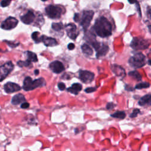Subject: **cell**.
Here are the masks:
<instances>
[{
    "label": "cell",
    "instance_id": "cell-25",
    "mask_svg": "<svg viewBox=\"0 0 151 151\" xmlns=\"http://www.w3.org/2000/svg\"><path fill=\"white\" fill-rule=\"evenodd\" d=\"M51 27H52V28L56 31H59L63 28V25L61 22L52 23Z\"/></svg>",
    "mask_w": 151,
    "mask_h": 151
},
{
    "label": "cell",
    "instance_id": "cell-35",
    "mask_svg": "<svg viewBox=\"0 0 151 151\" xmlns=\"http://www.w3.org/2000/svg\"><path fill=\"white\" fill-rule=\"evenodd\" d=\"M125 89H126V90H127V91H133V88L132 87L129 86V85H126V86H125Z\"/></svg>",
    "mask_w": 151,
    "mask_h": 151
},
{
    "label": "cell",
    "instance_id": "cell-2",
    "mask_svg": "<svg viewBox=\"0 0 151 151\" xmlns=\"http://www.w3.org/2000/svg\"><path fill=\"white\" fill-rule=\"evenodd\" d=\"M46 82L44 78H39L32 80L30 77L25 78L23 83V88L25 91H29L34 90L36 88L44 86Z\"/></svg>",
    "mask_w": 151,
    "mask_h": 151
},
{
    "label": "cell",
    "instance_id": "cell-27",
    "mask_svg": "<svg viewBox=\"0 0 151 151\" xmlns=\"http://www.w3.org/2000/svg\"><path fill=\"white\" fill-rule=\"evenodd\" d=\"M150 86V84L147 82H143V83H140L137 84L135 86V88L136 89H142V88H147Z\"/></svg>",
    "mask_w": 151,
    "mask_h": 151
},
{
    "label": "cell",
    "instance_id": "cell-16",
    "mask_svg": "<svg viewBox=\"0 0 151 151\" xmlns=\"http://www.w3.org/2000/svg\"><path fill=\"white\" fill-rule=\"evenodd\" d=\"M26 101L25 96L22 94H17L13 96L11 100V103L12 104L17 105Z\"/></svg>",
    "mask_w": 151,
    "mask_h": 151
},
{
    "label": "cell",
    "instance_id": "cell-17",
    "mask_svg": "<svg viewBox=\"0 0 151 151\" xmlns=\"http://www.w3.org/2000/svg\"><path fill=\"white\" fill-rule=\"evenodd\" d=\"M109 51V47L107 45L102 44L100 48L96 51V57L99 58L100 57L104 56Z\"/></svg>",
    "mask_w": 151,
    "mask_h": 151
},
{
    "label": "cell",
    "instance_id": "cell-33",
    "mask_svg": "<svg viewBox=\"0 0 151 151\" xmlns=\"http://www.w3.org/2000/svg\"><path fill=\"white\" fill-rule=\"evenodd\" d=\"M29 106V104L28 103H27V102H25V101L22 103V104H21V107L22 109H27V108H28Z\"/></svg>",
    "mask_w": 151,
    "mask_h": 151
},
{
    "label": "cell",
    "instance_id": "cell-18",
    "mask_svg": "<svg viewBox=\"0 0 151 151\" xmlns=\"http://www.w3.org/2000/svg\"><path fill=\"white\" fill-rule=\"evenodd\" d=\"M82 89V86L80 83H74L72 86L67 88V91L75 95L77 94Z\"/></svg>",
    "mask_w": 151,
    "mask_h": 151
},
{
    "label": "cell",
    "instance_id": "cell-23",
    "mask_svg": "<svg viewBox=\"0 0 151 151\" xmlns=\"http://www.w3.org/2000/svg\"><path fill=\"white\" fill-rule=\"evenodd\" d=\"M111 116L114 118L123 119L126 117V113L124 111H117L114 113L111 114Z\"/></svg>",
    "mask_w": 151,
    "mask_h": 151
},
{
    "label": "cell",
    "instance_id": "cell-11",
    "mask_svg": "<svg viewBox=\"0 0 151 151\" xmlns=\"http://www.w3.org/2000/svg\"><path fill=\"white\" fill-rule=\"evenodd\" d=\"M50 69L55 73L58 74L64 70V67L63 63L59 61H54L50 64Z\"/></svg>",
    "mask_w": 151,
    "mask_h": 151
},
{
    "label": "cell",
    "instance_id": "cell-26",
    "mask_svg": "<svg viewBox=\"0 0 151 151\" xmlns=\"http://www.w3.org/2000/svg\"><path fill=\"white\" fill-rule=\"evenodd\" d=\"M17 65H19L21 67H29L30 65H31V62L29 61V60H27L26 61H18L17 62Z\"/></svg>",
    "mask_w": 151,
    "mask_h": 151
},
{
    "label": "cell",
    "instance_id": "cell-32",
    "mask_svg": "<svg viewBox=\"0 0 151 151\" xmlns=\"http://www.w3.org/2000/svg\"><path fill=\"white\" fill-rule=\"evenodd\" d=\"M114 107H115V104H113V103L110 102V103H108L106 105V109L107 110H110L114 108Z\"/></svg>",
    "mask_w": 151,
    "mask_h": 151
},
{
    "label": "cell",
    "instance_id": "cell-7",
    "mask_svg": "<svg viewBox=\"0 0 151 151\" xmlns=\"http://www.w3.org/2000/svg\"><path fill=\"white\" fill-rule=\"evenodd\" d=\"M14 68V65L11 61H8L0 66V81L3 80L11 73Z\"/></svg>",
    "mask_w": 151,
    "mask_h": 151
},
{
    "label": "cell",
    "instance_id": "cell-20",
    "mask_svg": "<svg viewBox=\"0 0 151 151\" xmlns=\"http://www.w3.org/2000/svg\"><path fill=\"white\" fill-rule=\"evenodd\" d=\"M81 50L83 52L87 55H91L93 54V51L92 48L86 44H84L81 45Z\"/></svg>",
    "mask_w": 151,
    "mask_h": 151
},
{
    "label": "cell",
    "instance_id": "cell-39",
    "mask_svg": "<svg viewBox=\"0 0 151 151\" xmlns=\"http://www.w3.org/2000/svg\"><path fill=\"white\" fill-rule=\"evenodd\" d=\"M148 64H149V65H151V60H149V61H148Z\"/></svg>",
    "mask_w": 151,
    "mask_h": 151
},
{
    "label": "cell",
    "instance_id": "cell-8",
    "mask_svg": "<svg viewBox=\"0 0 151 151\" xmlns=\"http://www.w3.org/2000/svg\"><path fill=\"white\" fill-rule=\"evenodd\" d=\"M18 21L14 17H9L4 21L1 24V28L5 30H9L16 27Z\"/></svg>",
    "mask_w": 151,
    "mask_h": 151
},
{
    "label": "cell",
    "instance_id": "cell-21",
    "mask_svg": "<svg viewBox=\"0 0 151 151\" xmlns=\"http://www.w3.org/2000/svg\"><path fill=\"white\" fill-rule=\"evenodd\" d=\"M129 76L133 78L136 80L137 81H140L142 80V76L137 71H132L129 73Z\"/></svg>",
    "mask_w": 151,
    "mask_h": 151
},
{
    "label": "cell",
    "instance_id": "cell-12",
    "mask_svg": "<svg viewBox=\"0 0 151 151\" xmlns=\"http://www.w3.org/2000/svg\"><path fill=\"white\" fill-rule=\"evenodd\" d=\"M4 90L6 93H12L21 90V87L14 83L8 82L4 85Z\"/></svg>",
    "mask_w": 151,
    "mask_h": 151
},
{
    "label": "cell",
    "instance_id": "cell-41",
    "mask_svg": "<svg viewBox=\"0 0 151 151\" xmlns=\"http://www.w3.org/2000/svg\"></svg>",
    "mask_w": 151,
    "mask_h": 151
},
{
    "label": "cell",
    "instance_id": "cell-19",
    "mask_svg": "<svg viewBox=\"0 0 151 151\" xmlns=\"http://www.w3.org/2000/svg\"><path fill=\"white\" fill-rule=\"evenodd\" d=\"M139 104L141 106H146V105H151V94H146L143 96L139 100L138 102Z\"/></svg>",
    "mask_w": 151,
    "mask_h": 151
},
{
    "label": "cell",
    "instance_id": "cell-36",
    "mask_svg": "<svg viewBox=\"0 0 151 151\" xmlns=\"http://www.w3.org/2000/svg\"><path fill=\"white\" fill-rule=\"evenodd\" d=\"M128 1H129V2L130 4H134V3H137V0H128Z\"/></svg>",
    "mask_w": 151,
    "mask_h": 151
},
{
    "label": "cell",
    "instance_id": "cell-34",
    "mask_svg": "<svg viewBox=\"0 0 151 151\" xmlns=\"http://www.w3.org/2000/svg\"><path fill=\"white\" fill-rule=\"evenodd\" d=\"M67 47H68V50H72L74 49V48H75V45H74L73 43H70V44L68 45Z\"/></svg>",
    "mask_w": 151,
    "mask_h": 151
},
{
    "label": "cell",
    "instance_id": "cell-15",
    "mask_svg": "<svg viewBox=\"0 0 151 151\" xmlns=\"http://www.w3.org/2000/svg\"><path fill=\"white\" fill-rule=\"evenodd\" d=\"M111 68L113 71V72L117 76L119 77H124L126 75L124 70L120 66L113 64L111 66Z\"/></svg>",
    "mask_w": 151,
    "mask_h": 151
},
{
    "label": "cell",
    "instance_id": "cell-1",
    "mask_svg": "<svg viewBox=\"0 0 151 151\" xmlns=\"http://www.w3.org/2000/svg\"><path fill=\"white\" fill-rule=\"evenodd\" d=\"M93 29L97 35L102 38L107 37L111 35V25L104 17H100L96 20Z\"/></svg>",
    "mask_w": 151,
    "mask_h": 151
},
{
    "label": "cell",
    "instance_id": "cell-4",
    "mask_svg": "<svg viewBox=\"0 0 151 151\" xmlns=\"http://www.w3.org/2000/svg\"><path fill=\"white\" fill-rule=\"evenodd\" d=\"M129 64L134 68H138L146 64L145 56L141 52L135 54L129 60Z\"/></svg>",
    "mask_w": 151,
    "mask_h": 151
},
{
    "label": "cell",
    "instance_id": "cell-37",
    "mask_svg": "<svg viewBox=\"0 0 151 151\" xmlns=\"http://www.w3.org/2000/svg\"><path fill=\"white\" fill-rule=\"evenodd\" d=\"M147 14H148V15L151 17V7L148 8V9H147Z\"/></svg>",
    "mask_w": 151,
    "mask_h": 151
},
{
    "label": "cell",
    "instance_id": "cell-38",
    "mask_svg": "<svg viewBox=\"0 0 151 151\" xmlns=\"http://www.w3.org/2000/svg\"><path fill=\"white\" fill-rule=\"evenodd\" d=\"M34 74H35V75H38V74H39V70H35L34 71Z\"/></svg>",
    "mask_w": 151,
    "mask_h": 151
},
{
    "label": "cell",
    "instance_id": "cell-3",
    "mask_svg": "<svg viewBox=\"0 0 151 151\" xmlns=\"http://www.w3.org/2000/svg\"><path fill=\"white\" fill-rule=\"evenodd\" d=\"M150 45V41L140 37L133 38L130 43V47L134 50H145Z\"/></svg>",
    "mask_w": 151,
    "mask_h": 151
},
{
    "label": "cell",
    "instance_id": "cell-10",
    "mask_svg": "<svg viewBox=\"0 0 151 151\" xmlns=\"http://www.w3.org/2000/svg\"><path fill=\"white\" fill-rule=\"evenodd\" d=\"M65 30L67 35L72 40H75L78 35V32L77 31L76 25L73 23H70L65 26Z\"/></svg>",
    "mask_w": 151,
    "mask_h": 151
},
{
    "label": "cell",
    "instance_id": "cell-40",
    "mask_svg": "<svg viewBox=\"0 0 151 151\" xmlns=\"http://www.w3.org/2000/svg\"><path fill=\"white\" fill-rule=\"evenodd\" d=\"M42 1H46L47 0H42Z\"/></svg>",
    "mask_w": 151,
    "mask_h": 151
},
{
    "label": "cell",
    "instance_id": "cell-30",
    "mask_svg": "<svg viewBox=\"0 0 151 151\" xmlns=\"http://www.w3.org/2000/svg\"><path fill=\"white\" fill-rule=\"evenodd\" d=\"M96 87H88V88H86L84 91L85 92L87 93H92V92H94L96 90Z\"/></svg>",
    "mask_w": 151,
    "mask_h": 151
},
{
    "label": "cell",
    "instance_id": "cell-9",
    "mask_svg": "<svg viewBox=\"0 0 151 151\" xmlns=\"http://www.w3.org/2000/svg\"><path fill=\"white\" fill-rule=\"evenodd\" d=\"M94 77L93 73L87 70H80L79 78L81 81L84 83H91Z\"/></svg>",
    "mask_w": 151,
    "mask_h": 151
},
{
    "label": "cell",
    "instance_id": "cell-28",
    "mask_svg": "<svg viewBox=\"0 0 151 151\" xmlns=\"http://www.w3.org/2000/svg\"><path fill=\"white\" fill-rule=\"evenodd\" d=\"M140 113V110L138 109H134L132 113H131V114L130 115V117L131 118H133V117H136L137 116V115Z\"/></svg>",
    "mask_w": 151,
    "mask_h": 151
},
{
    "label": "cell",
    "instance_id": "cell-22",
    "mask_svg": "<svg viewBox=\"0 0 151 151\" xmlns=\"http://www.w3.org/2000/svg\"><path fill=\"white\" fill-rule=\"evenodd\" d=\"M27 60L31 62H37L38 61V58L35 53L31 51H27Z\"/></svg>",
    "mask_w": 151,
    "mask_h": 151
},
{
    "label": "cell",
    "instance_id": "cell-24",
    "mask_svg": "<svg viewBox=\"0 0 151 151\" xmlns=\"http://www.w3.org/2000/svg\"><path fill=\"white\" fill-rule=\"evenodd\" d=\"M32 40L36 42V43H38L40 42V41H41V36L40 37V34L37 31H35V32H34L32 34Z\"/></svg>",
    "mask_w": 151,
    "mask_h": 151
},
{
    "label": "cell",
    "instance_id": "cell-31",
    "mask_svg": "<svg viewBox=\"0 0 151 151\" xmlns=\"http://www.w3.org/2000/svg\"><path fill=\"white\" fill-rule=\"evenodd\" d=\"M58 88H59L60 90L63 91V90H65V84H64V83L60 82V83H59L58 84Z\"/></svg>",
    "mask_w": 151,
    "mask_h": 151
},
{
    "label": "cell",
    "instance_id": "cell-13",
    "mask_svg": "<svg viewBox=\"0 0 151 151\" xmlns=\"http://www.w3.org/2000/svg\"><path fill=\"white\" fill-rule=\"evenodd\" d=\"M35 19V15L33 12L29 11L27 13L21 17V21L25 24H30Z\"/></svg>",
    "mask_w": 151,
    "mask_h": 151
},
{
    "label": "cell",
    "instance_id": "cell-14",
    "mask_svg": "<svg viewBox=\"0 0 151 151\" xmlns=\"http://www.w3.org/2000/svg\"><path fill=\"white\" fill-rule=\"evenodd\" d=\"M41 41H42L44 45L47 47H54L58 44V42L55 38L45 35L41 36Z\"/></svg>",
    "mask_w": 151,
    "mask_h": 151
},
{
    "label": "cell",
    "instance_id": "cell-29",
    "mask_svg": "<svg viewBox=\"0 0 151 151\" xmlns=\"http://www.w3.org/2000/svg\"><path fill=\"white\" fill-rule=\"evenodd\" d=\"M11 0H2L1 2V5L2 7H6L10 4Z\"/></svg>",
    "mask_w": 151,
    "mask_h": 151
},
{
    "label": "cell",
    "instance_id": "cell-6",
    "mask_svg": "<svg viewBox=\"0 0 151 151\" xmlns=\"http://www.w3.org/2000/svg\"><path fill=\"white\" fill-rule=\"evenodd\" d=\"M45 12L49 18L57 19L60 18L63 14V9L60 6L50 5L45 8Z\"/></svg>",
    "mask_w": 151,
    "mask_h": 151
},
{
    "label": "cell",
    "instance_id": "cell-5",
    "mask_svg": "<svg viewBox=\"0 0 151 151\" xmlns=\"http://www.w3.org/2000/svg\"><path fill=\"white\" fill-rule=\"evenodd\" d=\"M94 12L93 11H84L82 12V15L79 18L78 21L80 19V24L83 27L84 31H86L88 27H89L90 22L93 18Z\"/></svg>",
    "mask_w": 151,
    "mask_h": 151
}]
</instances>
